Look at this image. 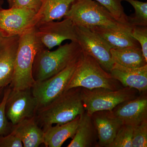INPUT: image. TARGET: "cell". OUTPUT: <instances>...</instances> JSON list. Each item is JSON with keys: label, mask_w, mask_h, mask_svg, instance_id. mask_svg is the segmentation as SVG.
Wrapping results in <instances>:
<instances>
[{"label": "cell", "mask_w": 147, "mask_h": 147, "mask_svg": "<svg viewBox=\"0 0 147 147\" xmlns=\"http://www.w3.org/2000/svg\"><path fill=\"white\" fill-rule=\"evenodd\" d=\"M37 12L28 9L9 7L0 9V30L8 36H20L34 26Z\"/></svg>", "instance_id": "cell-11"}, {"label": "cell", "mask_w": 147, "mask_h": 147, "mask_svg": "<svg viewBox=\"0 0 147 147\" xmlns=\"http://www.w3.org/2000/svg\"><path fill=\"white\" fill-rule=\"evenodd\" d=\"M130 34L139 42L143 55L147 61V26H133Z\"/></svg>", "instance_id": "cell-27"}, {"label": "cell", "mask_w": 147, "mask_h": 147, "mask_svg": "<svg viewBox=\"0 0 147 147\" xmlns=\"http://www.w3.org/2000/svg\"><path fill=\"white\" fill-rule=\"evenodd\" d=\"M90 116L97 131L98 147H109L123 124L112 110L96 111Z\"/></svg>", "instance_id": "cell-14"}, {"label": "cell", "mask_w": 147, "mask_h": 147, "mask_svg": "<svg viewBox=\"0 0 147 147\" xmlns=\"http://www.w3.org/2000/svg\"><path fill=\"white\" fill-rule=\"evenodd\" d=\"M82 56L83 52L76 59L56 75L43 81L35 82L31 90L37 103V111L49 105L65 91Z\"/></svg>", "instance_id": "cell-7"}, {"label": "cell", "mask_w": 147, "mask_h": 147, "mask_svg": "<svg viewBox=\"0 0 147 147\" xmlns=\"http://www.w3.org/2000/svg\"><path fill=\"white\" fill-rule=\"evenodd\" d=\"M82 53L78 42L74 41L59 45L54 51L41 48L36 53L33 65L32 76L35 82L43 81L59 73Z\"/></svg>", "instance_id": "cell-3"}, {"label": "cell", "mask_w": 147, "mask_h": 147, "mask_svg": "<svg viewBox=\"0 0 147 147\" xmlns=\"http://www.w3.org/2000/svg\"><path fill=\"white\" fill-rule=\"evenodd\" d=\"M110 73L124 87L135 89L139 94L147 92V65L138 68H131L114 63Z\"/></svg>", "instance_id": "cell-15"}, {"label": "cell", "mask_w": 147, "mask_h": 147, "mask_svg": "<svg viewBox=\"0 0 147 147\" xmlns=\"http://www.w3.org/2000/svg\"><path fill=\"white\" fill-rule=\"evenodd\" d=\"M133 127L123 124L109 147H132Z\"/></svg>", "instance_id": "cell-24"}, {"label": "cell", "mask_w": 147, "mask_h": 147, "mask_svg": "<svg viewBox=\"0 0 147 147\" xmlns=\"http://www.w3.org/2000/svg\"><path fill=\"white\" fill-rule=\"evenodd\" d=\"M22 142L15 135L10 133L0 136V147H22Z\"/></svg>", "instance_id": "cell-29"}, {"label": "cell", "mask_w": 147, "mask_h": 147, "mask_svg": "<svg viewBox=\"0 0 147 147\" xmlns=\"http://www.w3.org/2000/svg\"><path fill=\"white\" fill-rule=\"evenodd\" d=\"M35 26L40 42L48 50L59 46L66 40L77 42L75 26L69 18H65L61 21L42 23Z\"/></svg>", "instance_id": "cell-9"}, {"label": "cell", "mask_w": 147, "mask_h": 147, "mask_svg": "<svg viewBox=\"0 0 147 147\" xmlns=\"http://www.w3.org/2000/svg\"><path fill=\"white\" fill-rule=\"evenodd\" d=\"M132 26L110 28L95 26L88 28L99 36L111 48L141 47L130 34Z\"/></svg>", "instance_id": "cell-16"}, {"label": "cell", "mask_w": 147, "mask_h": 147, "mask_svg": "<svg viewBox=\"0 0 147 147\" xmlns=\"http://www.w3.org/2000/svg\"><path fill=\"white\" fill-rule=\"evenodd\" d=\"M19 36H8L0 30V88L9 86L13 79Z\"/></svg>", "instance_id": "cell-12"}, {"label": "cell", "mask_w": 147, "mask_h": 147, "mask_svg": "<svg viewBox=\"0 0 147 147\" xmlns=\"http://www.w3.org/2000/svg\"><path fill=\"white\" fill-rule=\"evenodd\" d=\"M129 3L135 10L134 16H128V22L131 26H147V3L137 0H122Z\"/></svg>", "instance_id": "cell-22"}, {"label": "cell", "mask_w": 147, "mask_h": 147, "mask_svg": "<svg viewBox=\"0 0 147 147\" xmlns=\"http://www.w3.org/2000/svg\"><path fill=\"white\" fill-rule=\"evenodd\" d=\"M119 83L110 73L104 70L93 58L83 52L81 61L66 90L76 87L88 89L105 88L117 90L122 88Z\"/></svg>", "instance_id": "cell-5"}, {"label": "cell", "mask_w": 147, "mask_h": 147, "mask_svg": "<svg viewBox=\"0 0 147 147\" xmlns=\"http://www.w3.org/2000/svg\"><path fill=\"white\" fill-rule=\"evenodd\" d=\"M74 0H43L34 20V26L65 17Z\"/></svg>", "instance_id": "cell-20"}, {"label": "cell", "mask_w": 147, "mask_h": 147, "mask_svg": "<svg viewBox=\"0 0 147 147\" xmlns=\"http://www.w3.org/2000/svg\"><path fill=\"white\" fill-rule=\"evenodd\" d=\"M64 18H69L74 26L87 28L131 26L117 21L107 9L93 0H74Z\"/></svg>", "instance_id": "cell-4"}, {"label": "cell", "mask_w": 147, "mask_h": 147, "mask_svg": "<svg viewBox=\"0 0 147 147\" xmlns=\"http://www.w3.org/2000/svg\"><path fill=\"white\" fill-rule=\"evenodd\" d=\"M5 88H0V103L2 100L4 94L5 89Z\"/></svg>", "instance_id": "cell-30"}, {"label": "cell", "mask_w": 147, "mask_h": 147, "mask_svg": "<svg viewBox=\"0 0 147 147\" xmlns=\"http://www.w3.org/2000/svg\"><path fill=\"white\" fill-rule=\"evenodd\" d=\"M147 92L119 105L112 111L123 124L135 126L147 121Z\"/></svg>", "instance_id": "cell-13"}, {"label": "cell", "mask_w": 147, "mask_h": 147, "mask_svg": "<svg viewBox=\"0 0 147 147\" xmlns=\"http://www.w3.org/2000/svg\"><path fill=\"white\" fill-rule=\"evenodd\" d=\"M137 90L129 87L111 90L105 88L88 89L82 88L81 97L85 111L91 115L100 110H113L117 105L134 99L138 95Z\"/></svg>", "instance_id": "cell-6"}, {"label": "cell", "mask_w": 147, "mask_h": 147, "mask_svg": "<svg viewBox=\"0 0 147 147\" xmlns=\"http://www.w3.org/2000/svg\"><path fill=\"white\" fill-rule=\"evenodd\" d=\"M74 26L77 41L82 52L93 58L104 70L110 73L114 64L110 53L111 47L90 29Z\"/></svg>", "instance_id": "cell-8"}, {"label": "cell", "mask_w": 147, "mask_h": 147, "mask_svg": "<svg viewBox=\"0 0 147 147\" xmlns=\"http://www.w3.org/2000/svg\"><path fill=\"white\" fill-rule=\"evenodd\" d=\"M147 147V121L133 127L132 147Z\"/></svg>", "instance_id": "cell-26"}, {"label": "cell", "mask_w": 147, "mask_h": 147, "mask_svg": "<svg viewBox=\"0 0 147 147\" xmlns=\"http://www.w3.org/2000/svg\"><path fill=\"white\" fill-rule=\"evenodd\" d=\"M67 147H98L97 131L91 117L85 112L80 115L76 133Z\"/></svg>", "instance_id": "cell-18"}, {"label": "cell", "mask_w": 147, "mask_h": 147, "mask_svg": "<svg viewBox=\"0 0 147 147\" xmlns=\"http://www.w3.org/2000/svg\"><path fill=\"white\" fill-rule=\"evenodd\" d=\"M80 116L63 124L48 127L43 129V144L46 147H61L69 138L73 139L76 133Z\"/></svg>", "instance_id": "cell-19"}, {"label": "cell", "mask_w": 147, "mask_h": 147, "mask_svg": "<svg viewBox=\"0 0 147 147\" xmlns=\"http://www.w3.org/2000/svg\"><path fill=\"white\" fill-rule=\"evenodd\" d=\"M43 0H7L9 7H21L37 12Z\"/></svg>", "instance_id": "cell-28"}, {"label": "cell", "mask_w": 147, "mask_h": 147, "mask_svg": "<svg viewBox=\"0 0 147 147\" xmlns=\"http://www.w3.org/2000/svg\"><path fill=\"white\" fill-rule=\"evenodd\" d=\"M110 53L113 62L123 66L138 68L147 65L141 47L112 48Z\"/></svg>", "instance_id": "cell-21"}, {"label": "cell", "mask_w": 147, "mask_h": 147, "mask_svg": "<svg viewBox=\"0 0 147 147\" xmlns=\"http://www.w3.org/2000/svg\"><path fill=\"white\" fill-rule=\"evenodd\" d=\"M3 2V0H0V9L2 8V7Z\"/></svg>", "instance_id": "cell-31"}, {"label": "cell", "mask_w": 147, "mask_h": 147, "mask_svg": "<svg viewBox=\"0 0 147 147\" xmlns=\"http://www.w3.org/2000/svg\"><path fill=\"white\" fill-rule=\"evenodd\" d=\"M37 110V103L31 88L20 90L11 88L6 102L5 113L12 125L34 117Z\"/></svg>", "instance_id": "cell-10"}, {"label": "cell", "mask_w": 147, "mask_h": 147, "mask_svg": "<svg viewBox=\"0 0 147 147\" xmlns=\"http://www.w3.org/2000/svg\"><path fill=\"white\" fill-rule=\"evenodd\" d=\"M43 47L37 37L35 26L20 35L13 79L9 85L11 89L24 90L32 88L35 82L32 76L35 57Z\"/></svg>", "instance_id": "cell-2"}, {"label": "cell", "mask_w": 147, "mask_h": 147, "mask_svg": "<svg viewBox=\"0 0 147 147\" xmlns=\"http://www.w3.org/2000/svg\"><path fill=\"white\" fill-rule=\"evenodd\" d=\"M95 1L107 9L117 21L122 24L130 26L128 22V16L125 13L123 7L121 3L122 0Z\"/></svg>", "instance_id": "cell-23"}, {"label": "cell", "mask_w": 147, "mask_h": 147, "mask_svg": "<svg viewBox=\"0 0 147 147\" xmlns=\"http://www.w3.org/2000/svg\"><path fill=\"white\" fill-rule=\"evenodd\" d=\"M81 87L66 90L44 108L38 110L35 119L42 130L53 124H63L86 112L81 97Z\"/></svg>", "instance_id": "cell-1"}, {"label": "cell", "mask_w": 147, "mask_h": 147, "mask_svg": "<svg viewBox=\"0 0 147 147\" xmlns=\"http://www.w3.org/2000/svg\"><path fill=\"white\" fill-rule=\"evenodd\" d=\"M11 133L21 140L24 147H38L43 144L44 132L35 117L25 119L12 127Z\"/></svg>", "instance_id": "cell-17"}, {"label": "cell", "mask_w": 147, "mask_h": 147, "mask_svg": "<svg viewBox=\"0 0 147 147\" xmlns=\"http://www.w3.org/2000/svg\"><path fill=\"white\" fill-rule=\"evenodd\" d=\"M10 91L9 86L5 87L3 97L0 103V136L7 135L12 131L13 125L7 119L5 113L6 102Z\"/></svg>", "instance_id": "cell-25"}]
</instances>
